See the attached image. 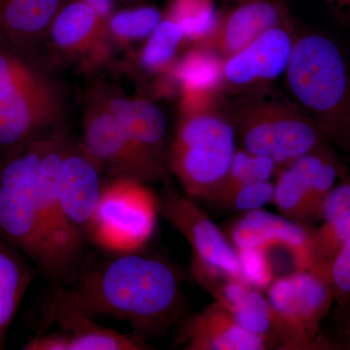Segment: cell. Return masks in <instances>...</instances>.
<instances>
[{
    "label": "cell",
    "mask_w": 350,
    "mask_h": 350,
    "mask_svg": "<svg viewBox=\"0 0 350 350\" xmlns=\"http://www.w3.org/2000/svg\"><path fill=\"white\" fill-rule=\"evenodd\" d=\"M55 305L87 317L125 320L140 338L167 330L186 308L180 278L170 264L137 253H116L83 271L55 297Z\"/></svg>",
    "instance_id": "1"
},
{
    "label": "cell",
    "mask_w": 350,
    "mask_h": 350,
    "mask_svg": "<svg viewBox=\"0 0 350 350\" xmlns=\"http://www.w3.org/2000/svg\"><path fill=\"white\" fill-rule=\"evenodd\" d=\"M284 77L295 107L350 153V68L338 44L320 32L295 38Z\"/></svg>",
    "instance_id": "2"
},
{
    "label": "cell",
    "mask_w": 350,
    "mask_h": 350,
    "mask_svg": "<svg viewBox=\"0 0 350 350\" xmlns=\"http://www.w3.org/2000/svg\"><path fill=\"white\" fill-rule=\"evenodd\" d=\"M234 122L213 105L182 112L167 151L169 172L188 197L209 204L237 151Z\"/></svg>",
    "instance_id": "3"
},
{
    "label": "cell",
    "mask_w": 350,
    "mask_h": 350,
    "mask_svg": "<svg viewBox=\"0 0 350 350\" xmlns=\"http://www.w3.org/2000/svg\"><path fill=\"white\" fill-rule=\"evenodd\" d=\"M48 135L9 152L0 163V238L55 280L36 191L39 162Z\"/></svg>",
    "instance_id": "4"
},
{
    "label": "cell",
    "mask_w": 350,
    "mask_h": 350,
    "mask_svg": "<svg viewBox=\"0 0 350 350\" xmlns=\"http://www.w3.org/2000/svg\"><path fill=\"white\" fill-rule=\"evenodd\" d=\"M232 122L239 148L266 157L280 172L297 159L331 145L298 108L278 101L251 103Z\"/></svg>",
    "instance_id": "5"
},
{
    "label": "cell",
    "mask_w": 350,
    "mask_h": 350,
    "mask_svg": "<svg viewBox=\"0 0 350 350\" xmlns=\"http://www.w3.org/2000/svg\"><path fill=\"white\" fill-rule=\"evenodd\" d=\"M158 198L146 184L115 178L103 186L90 238L114 253L138 251L153 237Z\"/></svg>",
    "instance_id": "6"
},
{
    "label": "cell",
    "mask_w": 350,
    "mask_h": 350,
    "mask_svg": "<svg viewBox=\"0 0 350 350\" xmlns=\"http://www.w3.org/2000/svg\"><path fill=\"white\" fill-rule=\"evenodd\" d=\"M159 213L192 248L191 273L204 288L219 278L241 280L238 251L197 200L170 185L158 196Z\"/></svg>",
    "instance_id": "7"
},
{
    "label": "cell",
    "mask_w": 350,
    "mask_h": 350,
    "mask_svg": "<svg viewBox=\"0 0 350 350\" xmlns=\"http://www.w3.org/2000/svg\"><path fill=\"white\" fill-rule=\"evenodd\" d=\"M265 293L282 323L290 350L332 349L320 336L334 306L323 276L306 269L293 271L275 278Z\"/></svg>",
    "instance_id": "8"
},
{
    "label": "cell",
    "mask_w": 350,
    "mask_h": 350,
    "mask_svg": "<svg viewBox=\"0 0 350 350\" xmlns=\"http://www.w3.org/2000/svg\"><path fill=\"white\" fill-rule=\"evenodd\" d=\"M66 112L61 83L46 68L0 96V148L15 150L62 129Z\"/></svg>",
    "instance_id": "9"
},
{
    "label": "cell",
    "mask_w": 350,
    "mask_h": 350,
    "mask_svg": "<svg viewBox=\"0 0 350 350\" xmlns=\"http://www.w3.org/2000/svg\"><path fill=\"white\" fill-rule=\"evenodd\" d=\"M81 145L112 179L131 178L145 184L167 181L169 170L138 148L101 98L85 113Z\"/></svg>",
    "instance_id": "10"
},
{
    "label": "cell",
    "mask_w": 350,
    "mask_h": 350,
    "mask_svg": "<svg viewBox=\"0 0 350 350\" xmlns=\"http://www.w3.org/2000/svg\"><path fill=\"white\" fill-rule=\"evenodd\" d=\"M344 174L335 151L327 145L278 172L273 204L284 217L308 226L319 221L324 200Z\"/></svg>",
    "instance_id": "11"
},
{
    "label": "cell",
    "mask_w": 350,
    "mask_h": 350,
    "mask_svg": "<svg viewBox=\"0 0 350 350\" xmlns=\"http://www.w3.org/2000/svg\"><path fill=\"white\" fill-rule=\"evenodd\" d=\"M68 140L63 129L47 135L36 182L39 211L54 266L55 280H63L75 269L84 245L69 227L59 197V167Z\"/></svg>",
    "instance_id": "12"
},
{
    "label": "cell",
    "mask_w": 350,
    "mask_h": 350,
    "mask_svg": "<svg viewBox=\"0 0 350 350\" xmlns=\"http://www.w3.org/2000/svg\"><path fill=\"white\" fill-rule=\"evenodd\" d=\"M103 172L81 144L66 142L59 167V197L64 217L83 243L90 238L100 204Z\"/></svg>",
    "instance_id": "13"
},
{
    "label": "cell",
    "mask_w": 350,
    "mask_h": 350,
    "mask_svg": "<svg viewBox=\"0 0 350 350\" xmlns=\"http://www.w3.org/2000/svg\"><path fill=\"white\" fill-rule=\"evenodd\" d=\"M295 38L291 25L271 27L223 63V82L232 87L266 84L284 75Z\"/></svg>",
    "instance_id": "14"
},
{
    "label": "cell",
    "mask_w": 350,
    "mask_h": 350,
    "mask_svg": "<svg viewBox=\"0 0 350 350\" xmlns=\"http://www.w3.org/2000/svg\"><path fill=\"white\" fill-rule=\"evenodd\" d=\"M204 290L241 328L261 338L269 349L290 350L282 323L264 292L232 278H218Z\"/></svg>",
    "instance_id": "15"
},
{
    "label": "cell",
    "mask_w": 350,
    "mask_h": 350,
    "mask_svg": "<svg viewBox=\"0 0 350 350\" xmlns=\"http://www.w3.org/2000/svg\"><path fill=\"white\" fill-rule=\"evenodd\" d=\"M226 229L225 234L237 250L285 244L306 255L312 269V230L308 226L261 208L241 213Z\"/></svg>",
    "instance_id": "16"
},
{
    "label": "cell",
    "mask_w": 350,
    "mask_h": 350,
    "mask_svg": "<svg viewBox=\"0 0 350 350\" xmlns=\"http://www.w3.org/2000/svg\"><path fill=\"white\" fill-rule=\"evenodd\" d=\"M289 25L286 9L278 2L247 0L218 20L209 38L213 49L225 59L243 50L271 27Z\"/></svg>",
    "instance_id": "17"
},
{
    "label": "cell",
    "mask_w": 350,
    "mask_h": 350,
    "mask_svg": "<svg viewBox=\"0 0 350 350\" xmlns=\"http://www.w3.org/2000/svg\"><path fill=\"white\" fill-rule=\"evenodd\" d=\"M129 137L150 160L167 167V120L161 108L142 98L101 96Z\"/></svg>",
    "instance_id": "18"
},
{
    "label": "cell",
    "mask_w": 350,
    "mask_h": 350,
    "mask_svg": "<svg viewBox=\"0 0 350 350\" xmlns=\"http://www.w3.org/2000/svg\"><path fill=\"white\" fill-rule=\"evenodd\" d=\"M178 342L187 350L269 349L261 338L241 328L215 301L186 322Z\"/></svg>",
    "instance_id": "19"
},
{
    "label": "cell",
    "mask_w": 350,
    "mask_h": 350,
    "mask_svg": "<svg viewBox=\"0 0 350 350\" xmlns=\"http://www.w3.org/2000/svg\"><path fill=\"white\" fill-rule=\"evenodd\" d=\"M64 0H0V43L31 53L49 36Z\"/></svg>",
    "instance_id": "20"
},
{
    "label": "cell",
    "mask_w": 350,
    "mask_h": 350,
    "mask_svg": "<svg viewBox=\"0 0 350 350\" xmlns=\"http://www.w3.org/2000/svg\"><path fill=\"white\" fill-rule=\"evenodd\" d=\"M319 221L312 234V271L324 278L327 267L350 238V172H345L327 196Z\"/></svg>",
    "instance_id": "21"
},
{
    "label": "cell",
    "mask_w": 350,
    "mask_h": 350,
    "mask_svg": "<svg viewBox=\"0 0 350 350\" xmlns=\"http://www.w3.org/2000/svg\"><path fill=\"white\" fill-rule=\"evenodd\" d=\"M51 314L61 326L62 350H144L150 349L137 334H122L96 323L82 313L53 305Z\"/></svg>",
    "instance_id": "22"
},
{
    "label": "cell",
    "mask_w": 350,
    "mask_h": 350,
    "mask_svg": "<svg viewBox=\"0 0 350 350\" xmlns=\"http://www.w3.org/2000/svg\"><path fill=\"white\" fill-rule=\"evenodd\" d=\"M107 31V21L89 4L76 0L62 7L51 25L49 36L57 49L78 57L93 52L94 48L105 49Z\"/></svg>",
    "instance_id": "23"
},
{
    "label": "cell",
    "mask_w": 350,
    "mask_h": 350,
    "mask_svg": "<svg viewBox=\"0 0 350 350\" xmlns=\"http://www.w3.org/2000/svg\"><path fill=\"white\" fill-rule=\"evenodd\" d=\"M23 255L0 238V349H5L7 332L32 280Z\"/></svg>",
    "instance_id": "24"
},
{
    "label": "cell",
    "mask_w": 350,
    "mask_h": 350,
    "mask_svg": "<svg viewBox=\"0 0 350 350\" xmlns=\"http://www.w3.org/2000/svg\"><path fill=\"white\" fill-rule=\"evenodd\" d=\"M223 63L211 50L191 51L177 64L174 75L182 92L213 94L223 83Z\"/></svg>",
    "instance_id": "25"
},
{
    "label": "cell",
    "mask_w": 350,
    "mask_h": 350,
    "mask_svg": "<svg viewBox=\"0 0 350 350\" xmlns=\"http://www.w3.org/2000/svg\"><path fill=\"white\" fill-rule=\"evenodd\" d=\"M180 25L184 38L208 39L217 25L213 0H172L169 17Z\"/></svg>",
    "instance_id": "26"
},
{
    "label": "cell",
    "mask_w": 350,
    "mask_h": 350,
    "mask_svg": "<svg viewBox=\"0 0 350 350\" xmlns=\"http://www.w3.org/2000/svg\"><path fill=\"white\" fill-rule=\"evenodd\" d=\"M183 39L180 25L165 18L145 44L140 55L142 64L149 70H165L172 64L175 52Z\"/></svg>",
    "instance_id": "27"
},
{
    "label": "cell",
    "mask_w": 350,
    "mask_h": 350,
    "mask_svg": "<svg viewBox=\"0 0 350 350\" xmlns=\"http://www.w3.org/2000/svg\"><path fill=\"white\" fill-rule=\"evenodd\" d=\"M278 172L280 170L275 163L266 157L255 155L243 149L238 148L232 158L224 181L214 198L223 191L243 184L271 181L273 177H276Z\"/></svg>",
    "instance_id": "28"
},
{
    "label": "cell",
    "mask_w": 350,
    "mask_h": 350,
    "mask_svg": "<svg viewBox=\"0 0 350 350\" xmlns=\"http://www.w3.org/2000/svg\"><path fill=\"white\" fill-rule=\"evenodd\" d=\"M162 12L155 7H139L112 13L107 21L108 31L120 41L149 38L162 23Z\"/></svg>",
    "instance_id": "29"
},
{
    "label": "cell",
    "mask_w": 350,
    "mask_h": 350,
    "mask_svg": "<svg viewBox=\"0 0 350 350\" xmlns=\"http://www.w3.org/2000/svg\"><path fill=\"white\" fill-rule=\"evenodd\" d=\"M273 196L275 183L271 181L253 182L219 193L211 204L241 214L262 208L273 202Z\"/></svg>",
    "instance_id": "30"
},
{
    "label": "cell",
    "mask_w": 350,
    "mask_h": 350,
    "mask_svg": "<svg viewBox=\"0 0 350 350\" xmlns=\"http://www.w3.org/2000/svg\"><path fill=\"white\" fill-rule=\"evenodd\" d=\"M324 278L333 294L336 317L344 323L350 317V238L327 267Z\"/></svg>",
    "instance_id": "31"
},
{
    "label": "cell",
    "mask_w": 350,
    "mask_h": 350,
    "mask_svg": "<svg viewBox=\"0 0 350 350\" xmlns=\"http://www.w3.org/2000/svg\"><path fill=\"white\" fill-rule=\"evenodd\" d=\"M237 251L241 280L265 293L275 278L268 253L264 248H245Z\"/></svg>",
    "instance_id": "32"
},
{
    "label": "cell",
    "mask_w": 350,
    "mask_h": 350,
    "mask_svg": "<svg viewBox=\"0 0 350 350\" xmlns=\"http://www.w3.org/2000/svg\"><path fill=\"white\" fill-rule=\"evenodd\" d=\"M93 7L103 20L108 21L113 13V0H82Z\"/></svg>",
    "instance_id": "33"
},
{
    "label": "cell",
    "mask_w": 350,
    "mask_h": 350,
    "mask_svg": "<svg viewBox=\"0 0 350 350\" xmlns=\"http://www.w3.org/2000/svg\"><path fill=\"white\" fill-rule=\"evenodd\" d=\"M329 5L340 12H350V0H325Z\"/></svg>",
    "instance_id": "34"
},
{
    "label": "cell",
    "mask_w": 350,
    "mask_h": 350,
    "mask_svg": "<svg viewBox=\"0 0 350 350\" xmlns=\"http://www.w3.org/2000/svg\"><path fill=\"white\" fill-rule=\"evenodd\" d=\"M342 338H344L345 347L350 349V317L344 322Z\"/></svg>",
    "instance_id": "35"
},
{
    "label": "cell",
    "mask_w": 350,
    "mask_h": 350,
    "mask_svg": "<svg viewBox=\"0 0 350 350\" xmlns=\"http://www.w3.org/2000/svg\"><path fill=\"white\" fill-rule=\"evenodd\" d=\"M133 1H137V0H133Z\"/></svg>",
    "instance_id": "36"
}]
</instances>
